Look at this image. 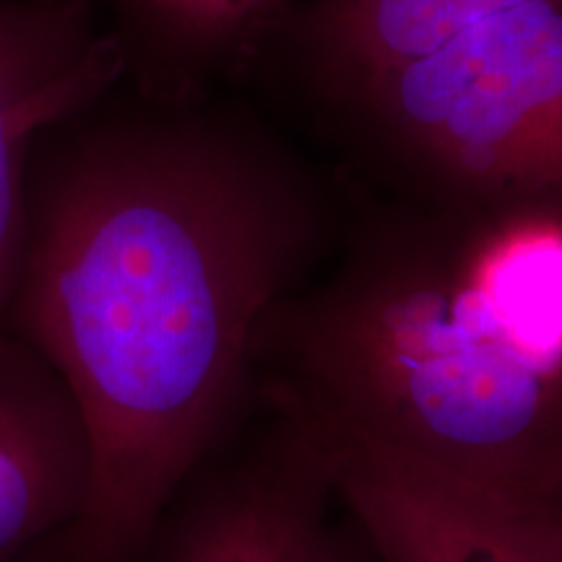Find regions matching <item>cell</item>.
Here are the masks:
<instances>
[{"label": "cell", "mask_w": 562, "mask_h": 562, "mask_svg": "<svg viewBox=\"0 0 562 562\" xmlns=\"http://www.w3.org/2000/svg\"><path fill=\"white\" fill-rule=\"evenodd\" d=\"M123 55L125 87L161 102L216 97L297 0H91Z\"/></svg>", "instance_id": "cell-8"}, {"label": "cell", "mask_w": 562, "mask_h": 562, "mask_svg": "<svg viewBox=\"0 0 562 562\" xmlns=\"http://www.w3.org/2000/svg\"><path fill=\"white\" fill-rule=\"evenodd\" d=\"M510 501L521 505L526 516L562 547V476L547 484V487L531 492V495L510 497Z\"/></svg>", "instance_id": "cell-10"}, {"label": "cell", "mask_w": 562, "mask_h": 562, "mask_svg": "<svg viewBox=\"0 0 562 562\" xmlns=\"http://www.w3.org/2000/svg\"><path fill=\"white\" fill-rule=\"evenodd\" d=\"M526 0H302L297 40L339 102L463 26Z\"/></svg>", "instance_id": "cell-9"}, {"label": "cell", "mask_w": 562, "mask_h": 562, "mask_svg": "<svg viewBox=\"0 0 562 562\" xmlns=\"http://www.w3.org/2000/svg\"><path fill=\"white\" fill-rule=\"evenodd\" d=\"M269 412L256 448L182 513L161 562H349L321 448L290 414Z\"/></svg>", "instance_id": "cell-6"}, {"label": "cell", "mask_w": 562, "mask_h": 562, "mask_svg": "<svg viewBox=\"0 0 562 562\" xmlns=\"http://www.w3.org/2000/svg\"><path fill=\"white\" fill-rule=\"evenodd\" d=\"M123 79L121 47L91 0H0V336L19 277L34 140Z\"/></svg>", "instance_id": "cell-5"}, {"label": "cell", "mask_w": 562, "mask_h": 562, "mask_svg": "<svg viewBox=\"0 0 562 562\" xmlns=\"http://www.w3.org/2000/svg\"><path fill=\"white\" fill-rule=\"evenodd\" d=\"M305 430L321 448L336 503L383 562H562V547L501 492Z\"/></svg>", "instance_id": "cell-4"}, {"label": "cell", "mask_w": 562, "mask_h": 562, "mask_svg": "<svg viewBox=\"0 0 562 562\" xmlns=\"http://www.w3.org/2000/svg\"><path fill=\"white\" fill-rule=\"evenodd\" d=\"M321 235L290 154L216 97L161 102L121 83L34 140L5 334L58 372L87 430L74 562L144 558Z\"/></svg>", "instance_id": "cell-1"}, {"label": "cell", "mask_w": 562, "mask_h": 562, "mask_svg": "<svg viewBox=\"0 0 562 562\" xmlns=\"http://www.w3.org/2000/svg\"><path fill=\"white\" fill-rule=\"evenodd\" d=\"M347 104L425 203L562 201V0L474 21Z\"/></svg>", "instance_id": "cell-3"}, {"label": "cell", "mask_w": 562, "mask_h": 562, "mask_svg": "<svg viewBox=\"0 0 562 562\" xmlns=\"http://www.w3.org/2000/svg\"><path fill=\"white\" fill-rule=\"evenodd\" d=\"M349 562H357V560H355V558H349Z\"/></svg>", "instance_id": "cell-11"}, {"label": "cell", "mask_w": 562, "mask_h": 562, "mask_svg": "<svg viewBox=\"0 0 562 562\" xmlns=\"http://www.w3.org/2000/svg\"><path fill=\"white\" fill-rule=\"evenodd\" d=\"M89 440L50 364L16 336H0V562L68 529L89 492Z\"/></svg>", "instance_id": "cell-7"}, {"label": "cell", "mask_w": 562, "mask_h": 562, "mask_svg": "<svg viewBox=\"0 0 562 562\" xmlns=\"http://www.w3.org/2000/svg\"><path fill=\"white\" fill-rule=\"evenodd\" d=\"M256 375L315 432L501 495L562 476V368L505 297L487 206L422 201L364 224L266 318Z\"/></svg>", "instance_id": "cell-2"}]
</instances>
